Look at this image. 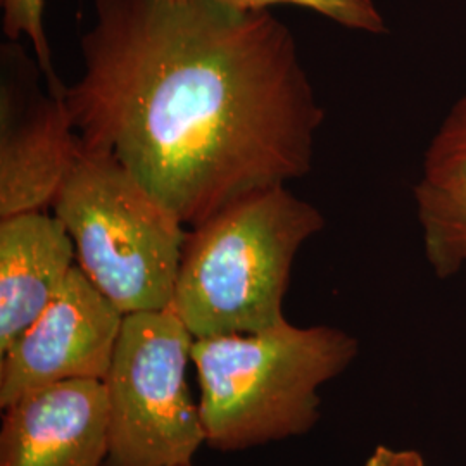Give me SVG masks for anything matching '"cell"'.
Segmentation results:
<instances>
[{
	"instance_id": "cell-15",
	"label": "cell",
	"mask_w": 466,
	"mask_h": 466,
	"mask_svg": "<svg viewBox=\"0 0 466 466\" xmlns=\"http://www.w3.org/2000/svg\"><path fill=\"white\" fill-rule=\"evenodd\" d=\"M190 466H194V465H190Z\"/></svg>"
},
{
	"instance_id": "cell-4",
	"label": "cell",
	"mask_w": 466,
	"mask_h": 466,
	"mask_svg": "<svg viewBox=\"0 0 466 466\" xmlns=\"http://www.w3.org/2000/svg\"><path fill=\"white\" fill-rule=\"evenodd\" d=\"M52 209L78 267L123 315L171 306L188 232L115 157L82 146Z\"/></svg>"
},
{
	"instance_id": "cell-8",
	"label": "cell",
	"mask_w": 466,
	"mask_h": 466,
	"mask_svg": "<svg viewBox=\"0 0 466 466\" xmlns=\"http://www.w3.org/2000/svg\"><path fill=\"white\" fill-rule=\"evenodd\" d=\"M107 454L109 400L104 380L52 383L4 410L0 466H102Z\"/></svg>"
},
{
	"instance_id": "cell-3",
	"label": "cell",
	"mask_w": 466,
	"mask_h": 466,
	"mask_svg": "<svg viewBox=\"0 0 466 466\" xmlns=\"http://www.w3.org/2000/svg\"><path fill=\"white\" fill-rule=\"evenodd\" d=\"M323 228L321 211L285 185L233 202L187 233L169 308L194 339L282 323L296 256Z\"/></svg>"
},
{
	"instance_id": "cell-12",
	"label": "cell",
	"mask_w": 466,
	"mask_h": 466,
	"mask_svg": "<svg viewBox=\"0 0 466 466\" xmlns=\"http://www.w3.org/2000/svg\"><path fill=\"white\" fill-rule=\"evenodd\" d=\"M240 9L267 11L275 5H294L304 7L319 16L327 17L333 23L370 35H382L387 32L385 19L373 0H221Z\"/></svg>"
},
{
	"instance_id": "cell-5",
	"label": "cell",
	"mask_w": 466,
	"mask_h": 466,
	"mask_svg": "<svg viewBox=\"0 0 466 466\" xmlns=\"http://www.w3.org/2000/svg\"><path fill=\"white\" fill-rule=\"evenodd\" d=\"M194 335L171 309L125 315L109 371L107 466H190L206 444L187 380Z\"/></svg>"
},
{
	"instance_id": "cell-9",
	"label": "cell",
	"mask_w": 466,
	"mask_h": 466,
	"mask_svg": "<svg viewBox=\"0 0 466 466\" xmlns=\"http://www.w3.org/2000/svg\"><path fill=\"white\" fill-rule=\"evenodd\" d=\"M66 227L46 211L0 219V352L25 332L76 267Z\"/></svg>"
},
{
	"instance_id": "cell-7",
	"label": "cell",
	"mask_w": 466,
	"mask_h": 466,
	"mask_svg": "<svg viewBox=\"0 0 466 466\" xmlns=\"http://www.w3.org/2000/svg\"><path fill=\"white\" fill-rule=\"evenodd\" d=\"M123 318L76 265L42 315L0 352V408L52 383L104 380Z\"/></svg>"
},
{
	"instance_id": "cell-10",
	"label": "cell",
	"mask_w": 466,
	"mask_h": 466,
	"mask_svg": "<svg viewBox=\"0 0 466 466\" xmlns=\"http://www.w3.org/2000/svg\"><path fill=\"white\" fill-rule=\"evenodd\" d=\"M421 244L437 279L466 268V180L420 178L413 190Z\"/></svg>"
},
{
	"instance_id": "cell-14",
	"label": "cell",
	"mask_w": 466,
	"mask_h": 466,
	"mask_svg": "<svg viewBox=\"0 0 466 466\" xmlns=\"http://www.w3.org/2000/svg\"><path fill=\"white\" fill-rule=\"evenodd\" d=\"M363 466H427L423 454L417 450H396L390 446H377Z\"/></svg>"
},
{
	"instance_id": "cell-2",
	"label": "cell",
	"mask_w": 466,
	"mask_h": 466,
	"mask_svg": "<svg viewBox=\"0 0 466 466\" xmlns=\"http://www.w3.org/2000/svg\"><path fill=\"white\" fill-rule=\"evenodd\" d=\"M358 354L350 332L296 327L287 318L261 332L196 339L192 363L206 444L237 452L311 432L321 417L319 389Z\"/></svg>"
},
{
	"instance_id": "cell-11",
	"label": "cell",
	"mask_w": 466,
	"mask_h": 466,
	"mask_svg": "<svg viewBox=\"0 0 466 466\" xmlns=\"http://www.w3.org/2000/svg\"><path fill=\"white\" fill-rule=\"evenodd\" d=\"M421 177L466 180V90L451 106L423 154Z\"/></svg>"
},
{
	"instance_id": "cell-1",
	"label": "cell",
	"mask_w": 466,
	"mask_h": 466,
	"mask_svg": "<svg viewBox=\"0 0 466 466\" xmlns=\"http://www.w3.org/2000/svg\"><path fill=\"white\" fill-rule=\"evenodd\" d=\"M84 75L66 86L80 144L198 227L306 177L325 111L269 9L221 0H96Z\"/></svg>"
},
{
	"instance_id": "cell-13",
	"label": "cell",
	"mask_w": 466,
	"mask_h": 466,
	"mask_svg": "<svg viewBox=\"0 0 466 466\" xmlns=\"http://www.w3.org/2000/svg\"><path fill=\"white\" fill-rule=\"evenodd\" d=\"M2 5V30L11 42L26 36L35 50V61L47 78L49 90L61 92L66 86L59 82L50 54L49 40L44 28V0H0Z\"/></svg>"
},
{
	"instance_id": "cell-6",
	"label": "cell",
	"mask_w": 466,
	"mask_h": 466,
	"mask_svg": "<svg viewBox=\"0 0 466 466\" xmlns=\"http://www.w3.org/2000/svg\"><path fill=\"white\" fill-rule=\"evenodd\" d=\"M11 42V40H9ZM44 75L16 42L0 50V219L46 211L80 156L66 88L46 92Z\"/></svg>"
}]
</instances>
